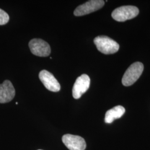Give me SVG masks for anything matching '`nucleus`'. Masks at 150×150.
Segmentation results:
<instances>
[{
    "label": "nucleus",
    "mask_w": 150,
    "mask_h": 150,
    "mask_svg": "<svg viewBox=\"0 0 150 150\" xmlns=\"http://www.w3.org/2000/svg\"><path fill=\"white\" fill-rule=\"evenodd\" d=\"M93 42L97 50L102 54H115L120 48L117 42L106 36H97L95 38Z\"/></svg>",
    "instance_id": "nucleus-1"
},
{
    "label": "nucleus",
    "mask_w": 150,
    "mask_h": 150,
    "mask_svg": "<svg viewBox=\"0 0 150 150\" xmlns=\"http://www.w3.org/2000/svg\"><path fill=\"white\" fill-rule=\"evenodd\" d=\"M139 13V8L134 6H123L116 8L112 13L113 18L118 22L132 19Z\"/></svg>",
    "instance_id": "nucleus-2"
},
{
    "label": "nucleus",
    "mask_w": 150,
    "mask_h": 150,
    "mask_svg": "<svg viewBox=\"0 0 150 150\" xmlns=\"http://www.w3.org/2000/svg\"><path fill=\"white\" fill-rule=\"evenodd\" d=\"M144 64L141 62H136L131 64L123 75L122 83L125 86L133 85L139 79L144 71Z\"/></svg>",
    "instance_id": "nucleus-3"
},
{
    "label": "nucleus",
    "mask_w": 150,
    "mask_h": 150,
    "mask_svg": "<svg viewBox=\"0 0 150 150\" xmlns=\"http://www.w3.org/2000/svg\"><path fill=\"white\" fill-rule=\"evenodd\" d=\"M32 54L39 57H47L51 54V48L47 42L42 39L33 38L28 43Z\"/></svg>",
    "instance_id": "nucleus-4"
},
{
    "label": "nucleus",
    "mask_w": 150,
    "mask_h": 150,
    "mask_svg": "<svg viewBox=\"0 0 150 150\" xmlns=\"http://www.w3.org/2000/svg\"><path fill=\"white\" fill-rule=\"evenodd\" d=\"M105 5L103 0H91L85 4L79 6L74 11V14L76 16H82L91 13L101 8Z\"/></svg>",
    "instance_id": "nucleus-5"
},
{
    "label": "nucleus",
    "mask_w": 150,
    "mask_h": 150,
    "mask_svg": "<svg viewBox=\"0 0 150 150\" xmlns=\"http://www.w3.org/2000/svg\"><path fill=\"white\" fill-rule=\"evenodd\" d=\"M90 79L86 74H83L77 77L72 88V96L75 99H79L89 88Z\"/></svg>",
    "instance_id": "nucleus-6"
},
{
    "label": "nucleus",
    "mask_w": 150,
    "mask_h": 150,
    "mask_svg": "<svg viewBox=\"0 0 150 150\" xmlns=\"http://www.w3.org/2000/svg\"><path fill=\"white\" fill-rule=\"evenodd\" d=\"M39 79L45 87L52 92H59L61 90L59 82L54 75L47 70H42L39 74Z\"/></svg>",
    "instance_id": "nucleus-7"
},
{
    "label": "nucleus",
    "mask_w": 150,
    "mask_h": 150,
    "mask_svg": "<svg viewBox=\"0 0 150 150\" xmlns=\"http://www.w3.org/2000/svg\"><path fill=\"white\" fill-rule=\"evenodd\" d=\"M62 139L64 145L70 150H85L86 149L85 139L79 136L64 134Z\"/></svg>",
    "instance_id": "nucleus-8"
},
{
    "label": "nucleus",
    "mask_w": 150,
    "mask_h": 150,
    "mask_svg": "<svg viewBox=\"0 0 150 150\" xmlns=\"http://www.w3.org/2000/svg\"><path fill=\"white\" fill-rule=\"evenodd\" d=\"M15 96V90L11 81L5 80L0 84V103L10 102Z\"/></svg>",
    "instance_id": "nucleus-9"
},
{
    "label": "nucleus",
    "mask_w": 150,
    "mask_h": 150,
    "mask_svg": "<svg viewBox=\"0 0 150 150\" xmlns=\"http://www.w3.org/2000/svg\"><path fill=\"white\" fill-rule=\"evenodd\" d=\"M125 112V109L122 106H117L108 110L105 114V121L107 123H111L118 118H121Z\"/></svg>",
    "instance_id": "nucleus-10"
},
{
    "label": "nucleus",
    "mask_w": 150,
    "mask_h": 150,
    "mask_svg": "<svg viewBox=\"0 0 150 150\" xmlns=\"http://www.w3.org/2000/svg\"><path fill=\"white\" fill-rule=\"evenodd\" d=\"M10 17L5 11L0 8V25H4L9 21Z\"/></svg>",
    "instance_id": "nucleus-11"
},
{
    "label": "nucleus",
    "mask_w": 150,
    "mask_h": 150,
    "mask_svg": "<svg viewBox=\"0 0 150 150\" xmlns=\"http://www.w3.org/2000/svg\"></svg>",
    "instance_id": "nucleus-12"
}]
</instances>
